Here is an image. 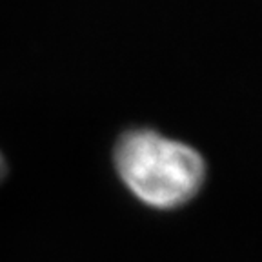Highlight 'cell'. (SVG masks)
I'll return each mask as SVG.
<instances>
[{"instance_id": "obj_1", "label": "cell", "mask_w": 262, "mask_h": 262, "mask_svg": "<svg viewBox=\"0 0 262 262\" xmlns=\"http://www.w3.org/2000/svg\"><path fill=\"white\" fill-rule=\"evenodd\" d=\"M115 168L140 201L160 209L189 202L206 179L201 153L147 127L127 129L119 137Z\"/></svg>"}, {"instance_id": "obj_2", "label": "cell", "mask_w": 262, "mask_h": 262, "mask_svg": "<svg viewBox=\"0 0 262 262\" xmlns=\"http://www.w3.org/2000/svg\"><path fill=\"white\" fill-rule=\"evenodd\" d=\"M6 173H8V164H6L4 155H2V151H0V182H2V179L6 177Z\"/></svg>"}]
</instances>
